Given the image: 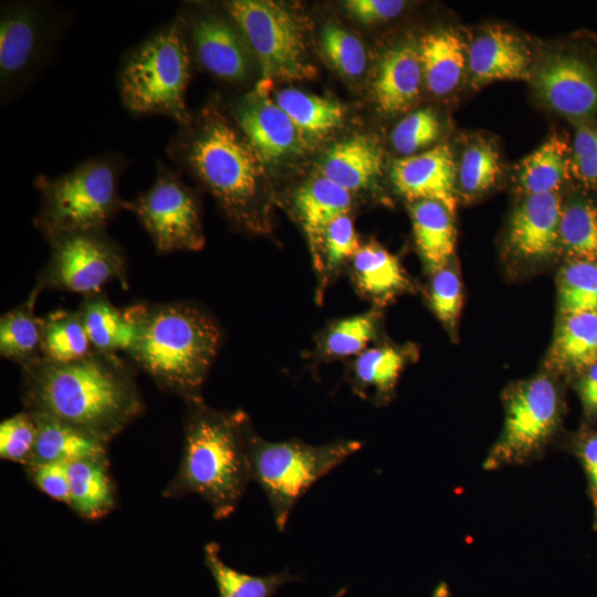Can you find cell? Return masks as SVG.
Wrapping results in <instances>:
<instances>
[{
  "instance_id": "cell-1",
  "label": "cell",
  "mask_w": 597,
  "mask_h": 597,
  "mask_svg": "<svg viewBox=\"0 0 597 597\" xmlns=\"http://www.w3.org/2000/svg\"><path fill=\"white\" fill-rule=\"evenodd\" d=\"M25 410L109 442L143 411L138 387L114 353L93 350L67 363L44 357L22 367Z\"/></svg>"
},
{
  "instance_id": "cell-2",
  "label": "cell",
  "mask_w": 597,
  "mask_h": 597,
  "mask_svg": "<svg viewBox=\"0 0 597 597\" xmlns=\"http://www.w3.org/2000/svg\"><path fill=\"white\" fill-rule=\"evenodd\" d=\"M180 126L167 147L170 159L212 195L234 224L263 231V164L238 125L207 106Z\"/></svg>"
},
{
  "instance_id": "cell-3",
  "label": "cell",
  "mask_w": 597,
  "mask_h": 597,
  "mask_svg": "<svg viewBox=\"0 0 597 597\" xmlns=\"http://www.w3.org/2000/svg\"><path fill=\"white\" fill-rule=\"evenodd\" d=\"M186 404L181 460L163 495L197 494L211 506L216 520L227 519L251 482L245 446L249 418L243 411L212 409L199 395Z\"/></svg>"
},
{
  "instance_id": "cell-4",
  "label": "cell",
  "mask_w": 597,
  "mask_h": 597,
  "mask_svg": "<svg viewBox=\"0 0 597 597\" xmlns=\"http://www.w3.org/2000/svg\"><path fill=\"white\" fill-rule=\"evenodd\" d=\"M135 336L127 353L165 390L199 395L220 343L216 322L182 302L136 304L124 310Z\"/></svg>"
},
{
  "instance_id": "cell-5",
  "label": "cell",
  "mask_w": 597,
  "mask_h": 597,
  "mask_svg": "<svg viewBox=\"0 0 597 597\" xmlns=\"http://www.w3.org/2000/svg\"><path fill=\"white\" fill-rule=\"evenodd\" d=\"M125 157L108 153L92 157L59 176L39 175L34 187L40 195L36 228L48 239L61 233L104 229L130 201L118 191Z\"/></svg>"
},
{
  "instance_id": "cell-6",
  "label": "cell",
  "mask_w": 597,
  "mask_h": 597,
  "mask_svg": "<svg viewBox=\"0 0 597 597\" xmlns=\"http://www.w3.org/2000/svg\"><path fill=\"white\" fill-rule=\"evenodd\" d=\"M191 77V48L179 15L154 32L124 59L121 96L134 114H158L186 124V92Z\"/></svg>"
},
{
  "instance_id": "cell-7",
  "label": "cell",
  "mask_w": 597,
  "mask_h": 597,
  "mask_svg": "<svg viewBox=\"0 0 597 597\" xmlns=\"http://www.w3.org/2000/svg\"><path fill=\"white\" fill-rule=\"evenodd\" d=\"M245 446L251 481L263 490L275 526L283 532L300 499L314 483L360 450L363 443L345 439L320 446L301 439L273 442L258 436L249 422Z\"/></svg>"
},
{
  "instance_id": "cell-8",
  "label": "cell",
  "mask_w": 597,
  "mask_h": 597,
  "mask_svg": "<svg viewBox=\"0 0 597 597\" xmlns=\"http://www.w3.org/2000/svg\"><path fill=\"white\" fill-rule=\"evenodd\" d=\"M503 430L485 457V470L537 459L562 421L561 392L546 374L511 385L503 394Z\"/></svg>"
},
{
  "instance_id": "cell-9",
  "label": "cell",
  "mask_w": 597,
  "mask_h": 597,
  "mask_svg": "<svg viewBox=\"0 0 597 597\" xmlns=\"http://www.w3.org/2000/svg\"><path fill=\"white\" fill-rule=\"evenodd\" d=\"M223 6L255 56L262 80L296 81L315 75L297 21L282 4L232 0Z\"/></svg>"
},
{
  "instance_id": "cell-10",
  "label": "cell",
  "mask_w": 597,
  "mask_h": 597,
  "mask_svg": "<svg viewBox=\"0 0 597 597\" xmlns=\"http://www.w3.org/2000/svg\"><path fill=\"white\" fill-rule=\"evenodd\" d=\"M50 258L34 289L86 295L101 293L113 280L126 281L125 256L104 229L61 233L48 239Z\"/></svg>"
},
{
  "instance_id": "cell-11",
  "label": "cell",
  "mask_w": 597,
  "mask_h": 597,
  "mask_svg": "<svg viewBox=\"0 0 597 597\" xmlns=\"http://www.w3.org/2000/svg\"><path fill=\"white\" fill-rule=\"evenodd\" d=\"M129 210L159 252L198 251L205 244L196 196L176 171L160 161L153 186L130 201Z\"/></svg>"
},
{
  "instance_id": "cell-12",
  "label": "cell",
  "mask_w": 597,
  "mask_h": 597,
  "mask_svg": "<svg viewBox=\"0 0 597 597\" xmlns=\"http://www.w3.org/2000/svg\"><path fill=\"white\" fill-rule=\"evenodd\" d=\"M271 83L261 80L233 109L235 124L263 165L302 154L307 146L305 134L270 98Z\"/></svg>"
},
{
  "instance_id": "cell-13",
  "label": "cell",
  "mask_w": 597,
  "mask_h": 597,
  "mask_svg": "<svg viewBox=\"0 0 597 597\" xmlns=\"http://www.w3.org/2000/svg\"><path fill=\"white\" fill-rule=\"evenodd\" d=\"M49 40V20L40 4L10 2L1 6L0 86L8 95L31 74Z\"/></svg>"
},
{
  "instance_id": "cell-14",
  "label": "cell",
  "mask_w": 597,
  "mask_h": 597,
  "mask_svg": "<svg viewBox=\"0 0 597 597\" xmlns=\"http://www.w3.org/2000/svg\"><path fill=\"white\" fill-rule=\"evenodd\" d=\"M180 17L203 69L229 82H241L249 76L252 53L231 19L212 11L188 12Z\"/></svg>"
},
{
  "instance_id": "cell-15",
  "label": "cell",
  "mask_w": 597,
  "mask_h": 597,
  "mask_svg": "<svg viewBox=\"0 0 597 597\" xmlns=\"http://www.w3.org/2000/svg\"><path fill=\"white\" fill-rule=\"evenodd\" d=\"M537 96L555 112L572 118L597 114V73L572 54L547 56L534 71Z\"/></svg>"
},
{
  "instance_id": "cell-16",
  "label": "cell",
  "mask_w": 597,
  "mask_h": 597,
  "mask_svg": "<svg viewBox=\"0 0 597 597\" xmlns=\"http://www.w3.org/2000/svg\"><path fill=\"white\" fill-rule=\"evenodd\" d=\"M390 178L396 190L410 202L434 201L455 211L457 167L446 144L392 163Z\"/></svg>"
},
{
  "instance_id": "cell-17",
  "label": "cell",
  "mask_w": 597,
  "mask_h": 597,
  "mask_svg": "<svg viewBox=\"0 0 597 597\" xmlns=\"http://www.w3.org/2000/svg\"><path fill=\"white\" fill-rule=\"evenodd\" d=\"M562 199L557 192L527 195L515 208L509 228V247L521 260L542 262L559 249Z\"/></svg>"
},
{
  "instance_id": "cell-18",
  "label": "cell",
  "mask_w": 597,
  "mask_h": 597,
  "mask_svg": "<svg viewBox=\"0 0 597 597\" xmlns=\"http://www.w3.org/2000/svg\"><path fill=\"white\" fill-rule=\"evenodd\" d=\"M531 53L523 40L501 27L480 33L468 49V67L473 86L502 80L531 77Z\"/></svg>"
},
{
  "instance_id": "cell-19",
  "label": "cell",
  "mask_w": 597,
  "mask_h": 597,
  "mask_svg": "<svg viewBox=\"0 0 597 597\" xmlns=\"http://www.w3.org/2000/svg\"><path fill=\"white\" fill-rule=\"evenodd\" d=\"M418 46L401 43L381 56L373 82V94L379 111L397 115L418 98L422 81Z\"/></svg>"
},
{
  "instance_id": "cell-20",
  "label": "cell",
  "mask_w": 597,
  "mask_h": 597,
  "mask_svg": "<svg viewBox=\"0 0 597 597\" xmlns=\"http://www.w3.org/2000/svg\"><path fill=\"white\" fill-rule=\"evenodd\" d=\"M294 208L308 240L317 271L323 272L322 248L327 227L352 208L350 192L321 176L302 185Z\"/></svg>"
},
{
  "instance_id": "cell-21",
  "label": "cell",
  "mask_w": 597,
  "mask_h": 597,
  "mask_svg": "<svg viewBox=\"0 0 597 597\" xmlns=\"http://www.w3.org/2000/svg\"><path fill=\"white\" fill-rule=\"evenodd\" d=\"M384 154L369 136L357 135L333 145L325 154L322 176L348 192L370 187L381 175Z\"/></svg>"
},
{
  "instance_id": "cell-22",
  "label": "cell",
  "mask_w": 597,
  "mask_h": 597,
  "mask_svg": "<svg viewBox=\"0 0 597 597\" xmlns=\"http://www.w3.org/2000/svg\"><path fill=\"white\" fill-rule=\"evenodd\" d=\"M33 416L36 439L28 465L106 457L107 442L56 419L35 413Z\"/></svg>"
},
{
  "instance_id": "cell-23",
  "label": "cell",
  "mask_w": 597,
  "mask_h": 597,
  "mask_svg": "<svg viewBox=\"0 0 597 597\" xmlns=\"http://www.w3.org/2000/svg\"><path fill=\"white\" fill-rule=\"evenodd\" d=\"M418 51L427 88L437 96L450 94L459 85L468 61L460 35L452 30L429 32Z\"/></svg>"
},
{
  "instance_id": "cell-24",
  "label": "cell",
  "mask_w": 597,
  "mask_h": 597,
  "mask_svg": "<svg viewBox=\"0 0 597 597\" xmlns=\"http://www.w3.org/2000/svg\"><path fill=\"white\" fill-rule=\"evenodd\" d=\"M413 237L426 270L433 274L449 265L455 249L452 213L434 201L410 205Z\"/></svg>"
},
{
  "instance_id": "cell-25",
  "label": "cell",
  "mask_w": 597,
  "mask_h": 597,
  "mask_svg": "<svg viewBox=\"0 0 597 597\" xmlns=\"http://www.w3.org/2000/svg\"><path fill=\"white\" fill-rule=\"evenodd\" d=\"M70 482L69 506L81 517L98 520L115 506V486L107 457L67 463Z\"/></svg>"
},
{
  "instance_id": "cell-26",
  "label": "cell",
  "mask_w": 597,
  "mask_h": 597,
  "mask_svg": "<svg viewBox=\"0 0 597 597\" xmlns=\"http://www.w3.org/2000/svg\"><path fill=\"white\" fill-rule=\"evenodd\" d=\"M597 363V314L561 316L547 356L557 371H584Z\"/></svg>"
},
{
  "instance_id": "cell-27",
  "label": "cell",
  "mask_w": 597,
  "mask_h": 597,
  "mask_svg": "<svg viewBox=\"0 0 597 597\" xmlns=\"http://www.w3.org/2000/svg\"><path fill=\"white\" fill-rule=\"evenodd\" d=\"M352 262L357 287L377 302H386L410 287L398 258L377 243L360 247Z\"/></svg>"
},
{
  "instance_id": "cell-28",
  "label": "cell",
  "mask_w": 597,
  "mask_h": 597,
  "mask_svg": "<svg viewBox=\"0 0 597 597\" xmlns=\"http://www.w3.org/2000/svg\"><path fill=\"white\" fill-rule=\"evenodd\" d=\"M77 312L95 350L115 353L130 348L135 336L133 323L102 292L86 295Z\"/></svg>"
},
{
  "instance_id": "cell-29",
  "label": "cell",
  "mask_w": 597,
  "mask_h": 597,
  "mask_svg": "<svg viewBox=\"0 0 597 597\" xmlns=\"http://www.w3.org/2000/svg\"><path fill=\"white\" fill-rule=\"evenodd\" d=\"M38 292L34 289L27 301L3 314L0 320L1 356L22 367L43 357V318L34 313Z\"/></svg>"
},
{
  "instance_id": "cell-30",
  "label": "cell",
  "mask_w": 597,
  "mask_h": 597,
  "mask_svg": "<svg viewBox=\"0 0 597 597\" xmlns=\"http://www.w3.org/2000/svg\"><path fill=\"white\" fill-rule=\"evenodd\" d=\"M406 356L397 347L383 345L365 349L353 365L352 384L362 397L386 401L404 369Z\"/></svg>"
},
{
  "instance_id": "cell-31",
  "label": "cell",
  "mask_w": 597,
  "mask_h": 597,
  "mask_svg": "<svg viewBox=\"0 0 597 597\" xmlns=\"http://www.w3.org/2000/svg\"><path fill=\"white\" fill-rule=\"evenodd\" d=\"M205 565L216 583L219 597H273L284 584L301 579L289 569L265 576L234 569L221 559L220 545L216 542L205 546Z\"/></svg>"
},
{
  "instance_id": "cell-32",
  "label": "cell",
  "mask_w": 597,
  "mask_h": 597,
  "mask_svg": "<svg viewBox=\"0 0 597 597\" xmlns=\"http://www.w3.org/2000/svg\"><path fill=\"white\" fill-rule=\"evenodd\" d=\"M569 169L567 143L553 135L522 160L517 181L526 196L556 192Z\"/></svg>"
},
{
  "instance_id": "cell-33",
  "label": "cell",
  "mask_w": 597,
  "mask_h": 597,
  "mask_svg": "<svg viewBox=\"0 0 597 597\" xmlns=\"http://www.w3.org/2000/svg\"><path fill=\"white\" fill-rule=\"evenodd\" d=\"M274 101L305 135L328 134L345 118V108L338 102L296 88L279 91Z\"/></svg>"
},
{
  "instance_id": "cell-34",
  "label": "cell",
  "mask_w": 597,
  "mask_h": 597,
  "mask_svg": "<svg viewBox=\"0 0 597 597\" xmlns=\"http://www.w3.org/2000/svg\"><path fill=\"white\" fill-rule=\"evenodd\" d=\"M90 345L78 312L59 310L43 318L42 354L45 359L73 362L90 354Z\"/></svg>"
},
{
  "instance_id": "cell-35",
  "label": "cell",
  "mask_w": 597,
  "mask_h": 597,
  "mask_svg": "<svg viewBox=\"0 0 597 597\" xmlns=\"http://www.w3.org/2000/svg\"><path fill=\"white\" fill-rule=\"evenodd\" d=\"M559 249L572 260L597 263V207L593 202L577 199L563 207Z\"/></svg>"
},
{
  "instance_id": "cell-36",
  "label": "cell",
  "mask_w": 597,
  "mask_h": 597,
  "mask_svg": "<svg viewBox=\"0 0 597 597\" xmlns=\"http://www.w3.org/2000/svg\"><path fill=\"white\" fill-rule=\"evenodd\" d=\"M557 303L561 316L597 314V263L572 260L557 277Z\"/></svg>"
},
{
  "instance_id": "cell-37",
  "label": "cell",
  "mask_w": 597,
  "mask_h": 597,
  "mask_svg": "<svg viewBox=\"0 0 597 597\" xmlns=\"http://www.w3.org/2000/svg\"><path fill=\"white\" fill-rule=\"evenodd\" d=\"M377 326L378 313L375 311L339 320L331 326L324 337V353L335 358L359 355L374 339Z\"/></svg>"
},
{
  "instance_id": "cell-38",
  "label": "cell",
  "mask_w": 597,
  "mask_h": 597,
  "mask_svg": "<svg viewBox=\"0 0 597 597\" xmlns=\"http://www.w3.org/2000/svg\"><path fill=\"white\" fill-rule=\"evenodd\" d=\"M501 174L496 150L486 143H475L463 151L459 170V186L463 195L473 197L489 190Z\"/></svg>"
},
{
  "instance_id": "cell-39",
  "label": "cell",
  "mask_w": 597,
  "mask_h": 597,
  "mask_svg": "<svg viewBox=\"0 0 597 597\" xmlns=\"http://www.w3.org/2000/svg\"><path fill=\"white\" fill-rule=\"evenodd\" d=\"M322 50L329 63L344 76H360L367 63L360 40L345 29L326 24L321 33Z\"/></svg>"
},
{
  "instance_id": "cell-40",
  "label": "cell",
  "mask_w": 597,
  "mask_h": 597,
  "mask_svg": "<svg viewBox=\"0 0 597 597\" xmlns=\"http://www.w3.org/2000/svg\"><path fill=\"white\" fill-rule=\"evenodd\" d=\"M440 134L437 114L422 108L404 117L391 133L394 148L401 155L411 156L434 143Z\"/></svg>"
},
{
  "instance_id": "cell-41",
  "label": "cell",
  "mask_w": 597,
  "mask_h": 597,
  "mask_svg": "<svg viewBox=\"0 0 597 597\" xmlns=\"http://www.w3.org/2000/svg\"><path fill=\"white\" fill-rule=\"evenodd\" d=\"M36 439V422L30 411L18 412L0 425V457L23 464H29Z\"/></svg>"
},
{
  "instance_id": "cell-42",
  "label": "cell",
  "mask_w": 597,
  "mask_h": 597,
  "mask_svg": "<svg viewBox=\"0 0 597 597\" xmlns=\"http://www.w3.org/2000/svg\"><path fill=\"white\" fill-rule=\"evenodd\" d=\"M431 275L430 306L444 326L453 328L462 306L461 280L450 264Z\"/></svg>"
},
{
  "instance_id": "cell-43",
  "label": "cell",
  "mask_w": 597,
  "mask_h": 597,
  "mask_svg": "<svg viewBox=\"0 0 597 597\" xmlns=\"http://www.w3.org/2000/svg\"><path fill=\"white\" fill-rule=\"evenodd\" d=\"M358 235L348 213L336 218L323 238V272L332 273L359 250Z\"/></svg>"
},
{
  "instance_id": "cell-44",
  "label": "cell",
  "mask_w": 597,
  "mask_h": 597,
  "mask_svg": "<svg viewBox=\"0 0 597 597\" xmlns=\"http://www.w3.org/2000/svg\"><path fill=\"white\" fill-rule=\"evenodd\" d=\"M570 169L584 184L597 188V127L579 125L576 129Z\"/></svg>"
},
{
  "instance_id": "cell-45",
  "label": "cell",
  "mask_w": 597,
  "mask_h": 597,
  "mask_svg": "<svg viewBox=\"0 0 597 597\" xmlns=\"http://www.w3.org/2000/svg\"><path fill=\"white\" fill-rule=\"evenodd\" d=\"M32 483L55 501L70 504V482L66 462H49L25 467Z\"/></svg>"
},
{
  "instance_id": "cell-46",
  "label": "cell",
  "mask_w": 597,
  "mask_h": 597,
  "mask_svg": "<svg viewBox=\"0 0 597 597\" xmlns=\"http://www.w3.org/2000/svg\"><path fill=\"white\" fill-rule=\"evenodd\" d=\"M573 450L587 478L588 495L594 512V527L597 530V430L579 433L573 440Z\"/></svg>"
},
{
  "instance_id": "cell-47",
  "label": "cell",
  "mask_w": 597,
  "mask_h": 597,
  "mask_svg": "<svg viewBox=\"0 0 597 597\" xmlns=\"http://www.w3.org/2000/svg\"><path fill=\"white\" fill-rule=\"evenodd\" d=\"M344 6L356 20L374 24L397 17L406 3L400 0H348Z\"/></svg>"
},
{
  "instance_id": "cell-48",
  "label": "cell",
  "mask_w": 597,
  "mask_h": 597,
  "mask_svg": "<svg viewBox=\"0 0 597 597\" xmlns=\"http://www.w3.org/2000/svg\"><path fill=\"white\" fill-rule=\"evenodd\" d=\"M577 392L587 416H597V363L586 370L577 384Z\"/></svg>"
},
{
  "instance_id": "cell-49",
  "label": "cell",
  "mask_w": 597,
  "mask_h": 597,
  "mask_svg": "<svg viewBox=\"0 0 597 597\" xmlns=\"http://www.w3.org/2000/svg\"><path fill=\"white\" fill-rule=\"evenodd\" d=\"M430 597H451L448 585L444 582L439 583Z\"/></svg>"
},
{
  "instance_id": "cell-50",
  "label": "cell",
  "mask_w": 597,
  "mask_h": 597,
  "mask_svg": "<svg viewBox=\"0 0 597 597\" xmlns=\"http://www.w3.org/2000/svg\"><path fill=\"white\" fill-rule=\"evenodd\" d=\"M346 588H342L339 589L335 595H333L332 597H343L346 593Z\"/></svg>"
}]
</instances>
